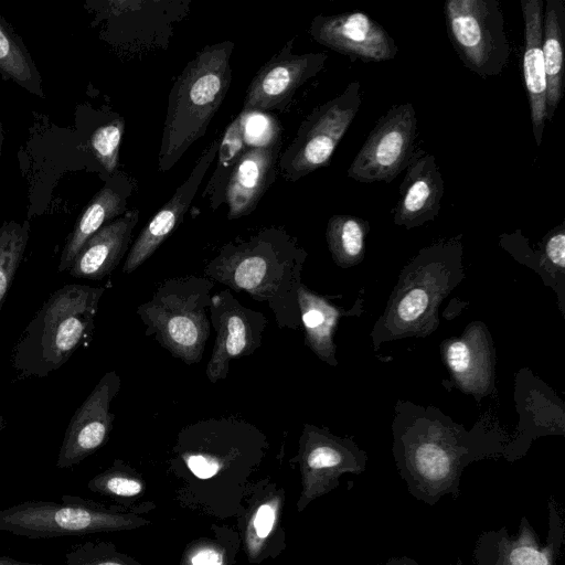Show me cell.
<instances>
[{
    "label": "cell",
    "mask_w": 565,
    "mask_h": 565,
    "mask_svg": "<svg viewBox=\"0 0 565 565\" xmlns=\"http://www.w3.org/2000/svg\"><path fill=\"white\" fill-rule=\"evenodd\" d=\"M307 252L281 227H266L222 246L204 268L214 282L266 302L282 329L300 326L298 288Z\"/></svg>",
    "instance_id": "6da1fadb"
},
{
    "label": "cell",
    "mask_w": 565,
    "mask_h": 565,
    "mask_svg": "<svg viewBox=\"0 0 565 565\" xmlns=\"http://www.w3.org/2000/svg\"><path fill=\"white\" fill-rule=\"evenodd\" d=\"M232 41L204 46L173 83L163 124L158 170L167 172L206 131L232 79Z\"/></svg>",
    "instance_id": "7a4b0ae2"
},
{
    "label": "cell",
    "mask_w": 565,
    "mask_h": 565,
    "mask_svg": "<svg viewBox=\"0 0 565 565\" xmlns=\"http://www.w3.org/2000/svg\"><path fill=\"white\" fill-rule=\"evenodd\" d=\"M104 287L65 285L43 302L12 354L22 376L44 377L63 366L94 329Z\"/></svg>",
    "instance_id": "3957f363"
},
{
    "label": "cell",
    "mask_w": 565,
    "mask_h": 565,
    "mask_svg": "<svg viewBox=\"0 0 565 565\" xmlns=\"http://www.w3.org/2000/svg\"><path fill=\"white\" fill-rule=\"evenodd\" d=\"M215 282L206 276L162 281L137 308L145 334L188 365L199 363L211 333L210 302Z\"/></svg>",
    "instance_id": "277c9868"
},
{
    "label": "cell",
    "mask_w": 565,
    "mask_h": 565,
    "mask_svg": "<svg viewBox=\"0 0 565 565\" xmlns=\"http://www.w3.org/2000/svg\"><path fill=\"white\" fill-rule=\"evenodd\" d=\"M449 41L462 64L488 78L502 73L511 46L497 0H447L444 4Z\"/></svg>",
    "instance_id": "5b68a950"
},
{
    "label": "cell",
    "mask_w": 565,
    "mask_h": 565,
    "mask_svg": "<svg viewBox=\"0 0 565 565\" xmlns=\"http://www.w3.org/2000/svg\"><path fill=\"white\" fill-rule=\"evenodd\" d=\"M361 84L353 81L332 99L316 107L281 151L278 169L290 182L329 164L332 154L362 105Z\"/></svg>",
    "instance_id": "8992f818"
},
{
    "label": "cell",
    "mask_w": 565,
    "mask_h": 565,
    "mask_svg": "<svg viewBox=\"0 0 565 565\" xmlns=\"http://www.w3.org/2000/svg\"><path fill=\"white\" fill-rule=\"evenodd\" d=\"M119 525L113 512L72 494H63L61 502L29 500L0 510V531L28 539L84 535Z\"/></svg>",
    "instance_id": "52a82bcc"
},
{
    "label": "cell",
    "mask_w": 565,
    "mask_h": 565,
    "mask_svg": "<svg viewBox=\"0 0 565 565\" xmlns=\"http://www.w3.org/2000/svg\"><path fill=\"white\" fill-rule=\"evenodd\" d=\"M416 137L413 104L393 105L370 131L348 169V177L362 183L392 182L408 166Z\"/></svg>",
    "instance_id": "ba28073f"
},
{
    "label": "cell",
    "mask_w": 565,
    "mask_h": 565,
    "mask_svg": "<svg viewBox=\"0 0 565 565\" xmlns=\"http://www.w3.org/2000/svg\"><path fill=\"white\" fill-rule=\"evenodd\" d=\"M547 507L548 530L544 544L523 516L515 535L511 536L502 526L478 536L473 548L476 565H557L564 544V519L554 498H550Z\"/></svg>",
    "instance_id": "9c48e42d"
},
{
    "label": "cell",
    "mask_w": 565,
    "mask_h": 565,
    "mask_svg": "<svg viewBox=\"0 0 565 565\" xmlns=\"http://www.w3.org/2000/svg\"><path fill=\"white\" fill-rule=\"evenodd\" d=\"M210 321L216 337L205 375L215 384L227 377L232 360L248 356L260 347L267 318L226 289L211 296Z\"/></svg>",
    "instance_id": "30bf717a"
},
{
    "label": "cell",
    "mask_w": 565,
    "mask_h": 565,
    "mask_svg": "<svg viewBox=\"0 0 565 565\" xmlns=\"http://www.w3.org/2000/svg\"><path fill=\"white\" fill-rule=\"evenodd\" d=\"M294 41L295 38L258 70L247 87L243 111L287 109L296 90L324 67L327 53L296 54Z\"/></svg>",
    "instance_id": "8fae6325"
},
{
    "label": "cell",
    "mask_w": 565,
    "mask_h": 565,
    "mask_svg": "<svg viewBox=\"0 0 565 565\" xmlns=\"http://www.w3.org/2000/svg\"><path fill=\"white\" fill-rule=\"evenodd\" d=\"M120 387L121 379L116 371L102 376L67 425L56 460L57 468L79 463L106 443L115 420L110 405Z\"/></svg>",
    "instance_id": "7c38bea8"
},
{
    "label": "cell",
    "mask_w": 565,
    "mask_h": 565,
    "mask_svg": "<svg viewBox=\"0 0 565 565\" xmlns=\"http://www.w3.org/2000/svg\"><path fill=\"white\" fill-rule=\"evenodd\" d=\"M309 32L323 46L364 62L391 61L398 53L391 34L361 11L319 14L311 21Z\"/></svg>",
    "instance_id": "4fadbf2b"
},
{
    "label": "cell",
    "mask_w": 565,
    "mask_h": 565,
    "mask_svg": "<svg viewBox=\"0 0 565 565\" xmlns=\"http://www.w3.org/2000/svg\"><path fill=\"white\" fill-rule=\"evenodd\" d=\"M221 137L217 136L205 148L186 180L178 186L171 199L141 230L128 250L122 273L130 274L140 267L182 223L207 170L216 157Z\"/></svg>",
    "instance_id": "5bb4252c"
},
{
    "label": "cell",
    "mask_w": 565,
    "mask_h": 565,
    "mask_svg": "<svg viewBox=\"0 0 565 565\" xmlns=\"http://www.w3.org/2000/svg\"><path fill=\"white\" fill-rule=\"evenodd\" d=\"M189 0H108L92 2L96 21L131 24L141 50L166 49L173 28L190 11Z\"/></svg>",
    "instance_id": "9a60e30c"
},
{
    "label": "cell",
    "mask_w": 565,
    "mask_h": 565,
    "mask_svg": "<svg viewBox=\"0 0 565 565\" xmlns=\"http://www.w3.org/2000/svg\"><path fill=\"white\" fill-rule=\"evenodd\" d=\"M281 137L263 145L247 147L230 175L225 203L227 220H236L253 213L260 199L275 182L279 172Z\"/></svg>",
    "instance_id": "2e32d148"
},
{
    "label": "cell",
    "mask_w": 565,
    "mask_h": 565,
    "mask_svg": "<svg viewBox=\"0 0 565 565\" xmlns=\"http://www.w3.org/2000/svg\"><path fill=\"white\" fill-rule=\"evenodd\" d=\"M405 170L394 222L413 228L434 220L439 213L445 183L435 157L423 149L414 151Z\"/></svg>",
    "instance_id": "e0dca14e"
},
{
    "label": "cell",
    "mask_w": 565,
    "mask_h": 565,
    "mask_svg": "<svg viewBox=\"0 0 565 565\" xmlns=\"http://www.w3.org/2000/svg\"><path fill=\"white\" fill-rule=\"evenodd\" d=\"M138 218V209L128 210L98 230L74 258L70 275L90 280L110 275L130 247Z\"/></svg>",
    "instance_id": "ac0fdd59"
},
{
    "label": "cell",
    "mask_w": 565,
    "mask_h": 565,
    "mask_svg": "<svg viewBox=\"0 0 565 565\" xmlns=\"http://www.w3.org/2000/svg\"><path fill=\"white\" fill-rule=\"evenodd\" d=\"M135 188L136 182L126 174L116 173L109 178L90 200L70 233L60 257L58 271L68 270L88 238L128 211V198Z\"/></svg>",
    "instance_id": "d6986e66"
},
{
    "label": "cell",
    "mask_w": 565,
    "mask_h": 565,
    "mask_svg": "<svg viewBox=\"0 0 565 565\" xmlns=\"http://www.w3.org/2000/svg\"><path fill=\"white\" fill-rule=\"evenodd\" d=\"M543 0H521L524 21L523 76L527 92L534 139L542 143L546 122V74L542 51Z\"/></svg>",
    "instance_id": "ffe728a7"
},
{
    "label": "cell",
    "mask_w": 565,
    "mask_h": 565,
    "mask_svg": "<svg viewBox=\"0 0 565 565\" xmlns=\"http://www.w3.org/2000/svg\"><path fill=\"white\" fill-rule=\"evenodd\" d=\"M303 462L306 468L319 477L321 482L333 483L342 472L361 473L365 468V456L318 429L306 425L302 433Z\"/></svg>",
    "instance_id": "44dd1931"
},
{
    "label": "cell",
    "mask_w": 565,
    "mask_h": 565,
    "mask_svg": "<svg viewBox=\"0 0 565 565\" xmlns=\"http://www.w3.org/2000/svg\"><path fill=\"white\" fill-rule=\"evenodd\" d=\"M565 1L547 0L543 10L542 51L546 74V121H551L565 90Z\"/></svg>",
    "instance_id": "7402d4cb"
},
{
    "label": "cell",
    "mask_w": 565,
    "mask_h": 565,
    "mask_svg": "<svg viewBox=\"0 0 565 565\" xmlns=\"http://www.w3.org/2000/svg\"><path fill=\"white\" fill-rule=\"evenodd\" d=\"M297 296L300 322L305 329L307 345L320 359L332 362L331 332L337 319V311L302 284L298 288Z\"/></svg>",
    "instance_id": "603a6c76"
},
{
    "label": "cell",
    "mask_w": 565,
    "mask_h": 565,
    "mask_svg": "<svg viewBox=\"0 0 565 565\" xmlns=\"http://www.w3.org/2000/svg\"><path fill=\"white\" fill-rule=\"evenodd\" d=\"M0 74L26 89L29 93L44 98L42 77L22 39L0 17Z\"/></svg>",
    "instance_id": "cb8c5ba5"
},
{
    "label": "cell",
    "mask_w": 565,
    "mask_h": 565,
    "mask_svg": "<svg viewBox=\"0 0 565 565\" xmlns=\"http://www.w3.org/2000/svg\"><path fill=\"white\" fill-rule=\"evenodd\" d=\"M246 148L238 115L221 137L215 157L216 168L202 193V198L207 200L212 211H216L225 202V191L230 175Z\"/></svg>",
    "instance_id": "d4e9b609"
},
{
    "label": "cell",
    "mask_w": 565,
    "mask_h": 565,
    "mask_svg": "<svg viewBox=\"0 0 565 565\" xmlns=\"http://www.w3.org/2000/svg\"><path fill=\"white\" fill-rule=\"evenodd\" d=\"M29 233V221H8L0 225V310L22 262Z\"/></svg>",
    "instance_id": "484cf974"
},
{
    "label": "cell",
    "mask_w": 565,
    "mask_h": 565,
    "mask_svg": "<svg viewBox=\"0 0 565 565\" xmlns=\"http://www.w3.org/2000/svg\"><path fill=\"white\" fill-rule=\"evenodd\" d=\"M369 224L353 215L337 214L329 218L327 242L337 262L356 259L363 252Z\"/></svg>",
    "instance_id": "4316f807"
},
{
    "label": "cell",
    "mask_w": 565,
    "mask_h": 565,
    "mask_svg": "<svg viewBox=\"0 0 565 565\" xmlns=\"http://www.w3.org/2000/svg\"><path fill=\"white\" fill-rule=\"evenodd\" d=\"M124 130V118L116 116L98 126L89 138L90 151L108 177L116 173Z\"/></svg>",
    "instance_id": "83f0119b"
},
{
    "label": "cell",
    "mask_w": 565,
    "mask_h": 565,
    "mask_svg": "<svg viewBox=\"0 0 565 565\" xmlns=\"http://www.w3.org/2000/svg\"><path fill=\"white\" fill-rule=\"evenodd\" d=\"M239 117L247 147L263 146L281 137L279 122L265 113L242 111Z\"/></svg>",
    "instance_id": "f1b7e54d"
},
{
    "label": "cell",
    "mask_w": 565,
    "mask_h": 565,
    "mask_svg": "<svg viewBox=\"0 0 565 565\" xmlns=\"http://www.w3.org/2000/svg\"><path fill=\"white\" fill-rule=\"evenodd\" d=\"M88 488L117 497H132L141 491V483L118 470H109L95 477Z\"/></svg>",
    "instance_id": "f546056e"
},
{
    "label": "cell",
    "mask_w": 565,
    "mask_h": 565,
    "mask_svg": "<svg viewBox=\"0 0 565 565\" xmlns=\"http://www.w3.org/2000/svg\"><path fill=\"white\" fill-rule=\"evenodd\" d=\"M428 297L423 289H413L398 303L397 316L402 321L416 320L426 309Z\"/></svg>",
    "instance_id": "4dcf8cb0"
},
{
    "label": "cell",
    "mask_w": 565,
    "mask_h": 565,
    "mask_svg": "<svg viewBox=\"0 0 565 565\" xmlns=\"http://www.w3.org/2000/svg\"><path fill=\"white\" fill-rule=\"evenodd\" d=\"M545 255L559 268L565 266V233L563 224L555 228L545 239Z\"/></svg>",
    "instance_id": "1f68e13d"
},
{
    "label": "cell",
    "mask_w": 565,
    "mask_h": 565,
    "mask_svg": "<svg viewBox=\"0 0 565 565\" xmlns=\"http://www.w3.org/2000/svg\"><path fill=\"white\" fill-rule=\"evenodd\" d=\"M447 360L455 373H465L471 360L469 347L462 341L452 342L447 350Z\"/></svg>",
    "instance_id": "d6a6232c"
},
{
    "label": "cell",
    "mask_w": 565,
    "mask_h": 565,
    "mask_svg": "<svg viewBox=\"0 0 565 565\" xmlns=\"http://www.w3.org/2000/svg\"><path fill=\"white\" fill-rule=\"evenodd\" d=\"M184 459L190 471L200 479H210L221 469L217 462L202 455L188 454Z\"/></svg>",
    "instance_id": "836d02e7"
},
{
    "label": "cell",
    "mask_w": 565,
    "mask_h": 565,
    "mask_svg": "<svg viewBox=\"0 0 565 565\" xmlns=\"http://www.w3.org/2000/svg\"><path fill=\"white\" fill-rule=\"evenodd\" d=\"M275 521V511L269 504H263L254 519V527L259 537H266L271 531Z\"/></svg>",
    "instance_id": "e575fe53"
},
{
    "label": "cell",
    "mask_w": 565,
    "mask_h": 565,
    "mask_svg": "<svg viewBox=\"0 0 565 565\" xmlns=\"http://www.w3.org/2000/svg\"><path fill=\"white\" fill-rule=\"evenodd\" d=\"M193 565H221V556L212 550H203L192 558Z\"/></svg>",
    "instance_id": "d590c367"
},
{
    "label": "cell",
    "mask_w": 565,
    "mask_h": 565,
    "mask_svg": "<svg viewBox=\"0 0 565 565\" xmlns=\"http://www.w3.org/2000/svg\"><path fill=\"white\" fill-rule=\"evenodd\" d=\"M382 565H418V563L407 556H401V557H392L387 562H385Z\"/></svg>",
    "instance_id": "8d00e7d4"
},
{
    "label": "cell",
    "mask_w": 565,
    "mask_h": 565,
    "mask_svg": "<svg viewBox=\"0 0 565 565\" xmlns=\"http://www.w3.org/2000/svg\"><path fill=\"white\" fill-rule=\"evenodd\" d=\"M0 565H44V564L22 562V561H18L10 556L1 555L0 556Z\"/></svg>",
    "instance_id": "74e56055"
},
{
    "label": "cell",
    "mask_w": 565,
    "mask_h": 565,
    "mask_svg": "<svg viewBox=\"0 0 565 565\" xmlns=\"http://www.w3.org/2000/svg\"><path fill=\"white\" fill-rule=\"evenodd\" d=\"M2 145H3V130H2V126L0 124V158L2 154Z\"/></svg>",
    "instance_id": "f35d334b"
},
{
    "label": "cell",
    "mask_w": 565,
    "mask_h": 565,
    "mask_svg": "<svg viewBox=\"0 0 565 565\" xmlns=\"http://www.w3.org/2000/svg\"><path fill=\"white\" fill-rule=\"evenodd\" d=\"M6 425V419L2 415H0V430L4 427Z\"/></svg>",
    "instance_id": "ab89813d"
}]
</instances>
